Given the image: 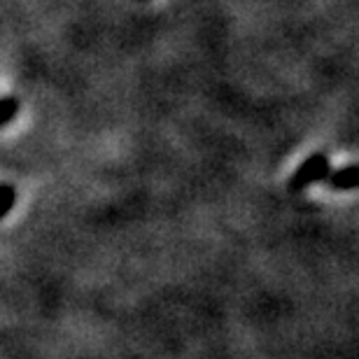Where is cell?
Masks as SVG:
<instances>
[{
    "label": "cell",
    "instance_id": "obj_5",
    "mask_svg": "<svg viewBox=\"0 0 359 359\" xmlns=\"http://www.w3.org/2000/svg\"><path fill=\"white\" fill-rule=\"evenodd\" d=\"M140 3H145V0H140Z\"/></svg>",
    "mask_w": 359,
    "mask_h": 359
},
{
    "label": "cell",
    "instance_id": "obj_1",
    "mask_svg": "<svg viewBox=\"0 0 359 359\" xmlns=\"http://www.w3.org/2000/svg\"><path fill=\"white\" fill-rule=\"evenodd\" d=\"M329 173H332V161H329L327 154L318 152V154L308 156V159L294 170V175L290 177L287 187H290V191L299 194L315 182H325V180L329 177Z\"/></svg>",
    "mask_w": 359,
    "mask_h": 359
},
{
    "label": "cell",
    "instance_id": "obj_4",
    "mask_svg": "<svg viewBox=\"0 0 359 359\" xmlns=\"http://www.w3.org/2000/svg\"><path fill=\"white\" fill-rule=\"evenodd\" d=\"M19 112V100L14 96H7V98H0V126L10 124V121L17 117Z\"/></svg>",
    "mask_w": 359,
    "mask_h": 359
},
{
    "label": "cell",
    "instance_id": "obj_3",
    "mask_svg": "<svg viewBox=\"0 0 359 359\" xmlns=\"http://www.w3.org/2000/svg\"><path fill=\"white\" fill-rule=\"evenodd\" d=\"M14 201H17V189L10 182H0V219L14 208Z\"/></svg>",
    "mask_w": 359,
    "mask_h": 359
},
{
    "label": "cell",
    "instance_id": "obj_2",
    "mask_svg": "<svg viewBox=\"0 0 359 359\" xmlns=\"http://www.w3.org/2000/svg\"><path fill=\"white\" fill-rule=\"evenodd\" d=\"M327 182L336 191L357 189V187H359V166H357V163H350V166H346V168H339L336 173H329Z\"/></svg>",
    "mask_w": 359,
    "mask_h": 359
}]
</instances>
